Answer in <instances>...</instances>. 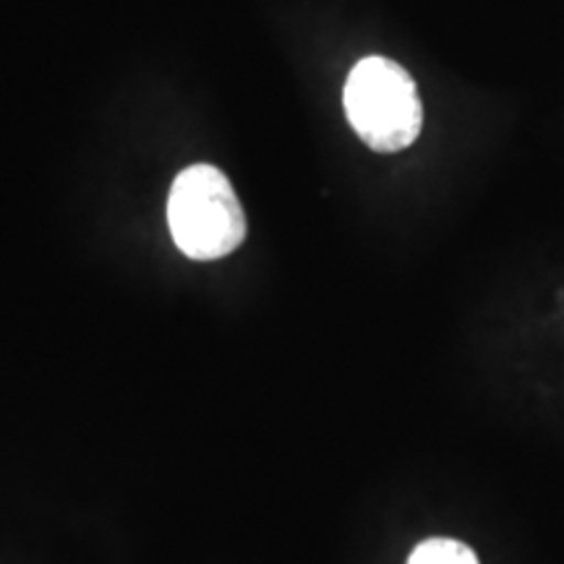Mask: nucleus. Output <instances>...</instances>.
Listing matches in <instances>:
<instances>
[{
	"mask_svg": "<svg viewBox=\"0 0 564 564\" xmlns=\"http://www.w3.org/2000/svg\"><path fill=\"white\" fill-rule=\"evenodd\" d=\"M408 564H481L474 549L455 539H426L413 549Z\"/></svg>",
	"mask_w": 564,
	"mask_h": 564,
	"instance_id": "obj_3",
	"label": "nucleus"
},
{
	"mask_svg": "<svg viewBox=\"0 0 564 564\" xmlns=\"http://www.w3.org/2000/svg\"><path fill=\"white\" fill-rule=\"evenodd\" d=\"M167 225L175 246L196 262L228 257L246 241L241 202L215 165H192L173 181Z\"/></svg>",
	"mask_w": 564,
	"mask_h": 564,
	"instance_id": "obj_2",
	"label": "nucleus"
},
{
	"mask_svg": "<svg viewBox=\"0 0 564 564\" xmlns=\"http://www.w3.org/2000/svg\"><path fill=\"white\" fill-rule=\"evenodd\" d=\"M345 116L373 152H400L419 139L423 108L413 76L390 58L358 61L345 82Z\"/></svg>",
	"mask_w": 564,
	"mask_h": 564,
	"instance_id": "obj_1",
	"label": "nucleus"
}]
</instances>
